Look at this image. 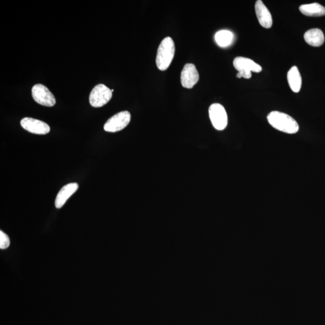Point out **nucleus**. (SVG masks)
I'll return each mask as SVG.
<instances>
[{
	"instance_id": "12",
	"label": "nucleus",
	"mask_w": 325,
	"mask_h": 325,
	"mask_svg": "<svg viewBox=\"0 0 325 325\" xmlns=\"http://www.w3.org/2000/svg\"><path fill=\"white\" fill-rule=\"evenodd\" d=\"M304 39L308 44L314 47L322 46L325 42L323 31L321 29H313L309 30L304 34Z\"/></svg>"
},
{
	"instance_id": "8",
	"label": "nucleus",
	"mask_w": 325,
	"mask_h": 325,
	"mask_svg": "<svg viewBox=\"0 0 325 325\" xmlns=\"http://www.w3.org/2000/svg\"><path fill=\"white\" fill-rule=\"evenodd\" d=\"M21 125L24 130L36 134H47L50 131V126L47 123L32 118H24L21 120Z\"/></svg>"
},
{
	"instance_id": "7",
	"label": "nucleus",
	"mask_w": 325,
	"mask_h": 325,
	"mask_svg": "<svg viewBox=\"0 0 325 325\" xmlns=\"http://www.w3.org/2000/svg\"><path fill=\"white\" fill-rule=\"evenodd\" d=\"M32 96L36 103L46 107H53L56 98L48 89L42 84L35 85L31 90Z\"/></svg>"
},
{
	"instance_id": "4",
	"label": "nucleus",
	"mask_w": 325,
	"mask_h": 325,
	"mask_svg": "<svg viewBox=\"0 0 325 325\" xmlns=\"http://www.w3.org/2000/svg\"><path fill=\"white\" fill-rule=\"evenodd\" d=\"M209 119L212 125L217 130H224L228 125V116L222 105L218 103L211 104L208 110Z\"/></svg>"
},
{
	"instance_id": "11",
	"label": "nucleus",
	"mask_w": 325,
	"mask_h": 325,
	"mask_svg": "<svg viewBox=\"0 0 325 325\" xmlns=\"http://www.w3.org/2000/svg\"><path fill=\"white\" fill-rule=\"evenodd\" d=\"M79 184L76 182H72L65 185L59 191L55 200V206L57 208L62 207L67 200L76 193L79 189Z\"/></svg>"
},
{
	"instance_id": "5",
	"label": "nucleus",
	"mask_w": 325,
	"mask_h": 325,
	"mask_svg": "<svg viewBox=\"0 0 325 325\" xmlns=\"http://www.w3.org/2000/svg\"><path fill=\"white\" fill-rule=\"evenodd\" d=\"M112 97L111 89L103 84L94 87L89 96V103L93 107H101L108 103Z\"/></svg>"
},
{
	"instance_id": "17",
	"label": "nucleus",
	"mask_w": 325,
	"mask_h": 325,
	"mask_svg": "<svg viewBox=\"0 0 325 325\" xmlns=\"http://www.w3.org/2000/svg\"><path fill=\"white\" fill-rule=\"evenodd\" d=\"M111 91H112V93L114 92V89H111Z\"/></svg>"
},
{
	"instance_id": "2",
	"label": "nucleus",
	"mask_w": 325,
	"mask_h": 325,
	"mask_svg": "<svg viewBox=\"0 0 325 325\" xmlns=\"http://www.w3.org/2000/svg\"><path fill=\"white\" fill-rule=\"evenodd\" d=\"M176 47L173 39L170 37H165L161 42L157 50L156 64L160 71H165L173 61Z\"/></svg>"
},
{
	"instance_id": "1",
	"label": "nucleus",
	"mask_w": 325,
	"mask_h": 325,
	"mask_svg": "<svg viewBox=\"0 0 325 325\" xmlns=\"http://www.w3.org/2000/svg\"><path fill=\"white\" fill-rule=\"evenodd\" d=\"M267 119L271 126L281 132L295 134L299 130L296 120L284 113L273 111L268 115Z\"/></svg>"
},
{
	"instance_id": "3",
	"label": "nucleus",
	"mask_w": 325,
	"mask_h": 325,
	"mask_svg": "<svg viewBox=\"0 0 325 325\" xmlns=\"http://www.w3.org/2000/svg\"><path fill=\"white\" fill-rule=\"evenodd\" d=\"M234 67L237 70V77L238 79L244 78V79H249L252 77L251 72H262V66L255 62L254 61L249 58L243 57H237L233 61Z\"/></svg>"
},
{
	"instance_id": "13",
	"label": "nucleus",
	"mask_w": 325,
	"mask_h": 325,
	"mask_svg": "<svg viewBox=\"0 0 325 325\" xmlns=\"http://www.w3.org/2000/svg\"><path fill=\"white\" fill-rule=\"evenodd\" d=\"M287 80L293 92H299L302 87V77L296 66H293L290 69L287 73Z\"/></svg>"
},
{
	"instance_id": "10",
	"label": "nucleus",
	"mask_w": 325,
	"mask_h": 325,
	"mask_svg": "<svg viewBox=\"0 0 325 325\" xmlns=\"http://www.w3.org/2000/svg\"><path fill=\"white\" fill-rule=\"evenodd\" d=\"M255 9L260 25L265 29L272 28L273 24L272 15L262 0H257L255 5Z\"/></svg>"
},
{
	"instance_id": "9",
	"label": "nucleus",
	"mask_w": 325,
	"mask_h": 325,
	"mask_svg": "<svg viewBox=\"0 0 325 325\" xmlns=\"http://www.w3.org/2000/svg\"><path fill=\"white\" fill-rule=\"evenodd\" d=\"M200 79V76L194 64H185L181 73V83L182 87L187 89H192L197 84Z\"/></svg>"
},
{
	"instance_id": "6",
	"label": "nucleus",
	"mask_w": 325,
	"mask_h": 325,
	"mask_svg": "<svg viewBox=\"0 0 325 325\" xmlns=\"http://www.w3.org/2000/svg\"><path fill=\"white\" fill-rule=\"evenodd\" d=\"M131 115L128 111L118 113L107 120L104 126L107 132L115 133L124 129L130 123Z\"/></svg>"
},
{
	"instance_id": "14",
	"label": "nucleus",
	"mask_w": 325,
	"mask_h": 325,
	"mask_svg": "<svg viewBox=\"0 0 325 325\" xmlns=\"http://www.w3.org/2000/svg\"><path fill=\"white\" fill-rule=\"evenodd\" d=\"M300 12L308 17H322L325 15V7L321 4L314 3L303 4L299 7Z\"/></svg>"
},
{
	"instance_id": "15",
	"label": "nucleus",
	"mask_w": 325,
	"mask_h": 325,
	"mask_svg": "<svg viewBox=\"0 0 325 325\" xmlns=\"http://www.w3.org/2000/svg\"><path fill=\"white\" fill-rule=\"evenodd\" d=\"M215 41L220 47L225 48L232 44L235 36L232 31L223 30L217 31L214 36Z\"/></svg>"
},
{
	"instance_id": "16",
	"label": "nucleus",
	"mask_w": 325,
	"mask_h": 325,
	"mask_svg": "<svg viewBox=\"0 0 325 325\" xmlns=\"http://www.w3.org/2000/svg\"><path fill=\"white\" fill-rule=\"evenodd\" d=\"M10 245V240L9 237L2 232V231L0 232V248L1 249H6Z\"/></svg>"
}]
</instances>
